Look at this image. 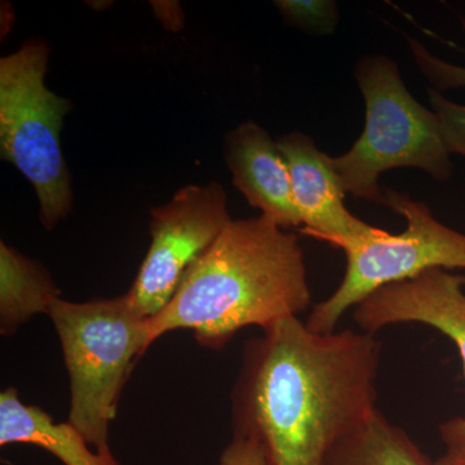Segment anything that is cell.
I'll return each instance as SVG.
<instances>
[{
    "label": "cell",
    "mask_w": 465,
    "mask_h": 465,
    "mask_svg": "<svg viewBox=\"0 0 465 465\" xmlns=\"http://www.w3.org/2000/svg\"><path fill=\"white\" fill-rule=\"evenodd\" d=\"M381 351L371 333H318L299 317L266 327L243 348L232 434L258 442L268 465H323L378 410Z\"/></svg>",
    "instance_id": "cell-1"
},
{
    "label": "cell",
    "mask_w": 465,
    "mask_h": 465,
    "mask_svg": "<svg viewBox=\"0 0 465 465\" xmlns=\"http://www.w3.org/2000/svg\"><path fill=\"white\" fill-rule=\"evenodd\" d=\"M312 304L299 237L264 215L232 220L189 269L173 298L146 322V348L189 330L208 349H223L241 330L299 317Z\"/></svg>",
    "instance_id": "cell-2"
},
{
    "label": "cell",
    "mask_w": 465,
    "mask_h": 465,
    "mask_svg": "<svg viewBox=\"0 0 465 465\" xmlns=\"http://www.w3.org/2000/svg\"><path fill=\"white\" fill-rule=\"evenodd\" d=\"M70 385L67 421L96 451H112L110 424L134 363L148 351L146 322L127 295L73 302L57 299L50 314Z\"/></svg>",
    "instance_id": "cell-3"
},
{
    "label": "cell",
    "mask_w": 465,
    "mask_h": 465,
    "mask_svg": "<svg viewBox=\"0 0 465 465\" xmlns=\"http://www.w3.org/2000/svg\"><path fill=\"white\" fill-rule=\"evenodd\" d=\"M366 105L363 133L351 150L332 158L345 193L385 204L379 177L394 168H419L439 180L454 166L439 116L414 99L390 57L361 58L354 69Z\"/></svg>",
    "instance_id": "cell-4"
},
{
    "label": "cell",
    "mask_w": 465,
    "mask_h": 465,
    "mask_svg": "<svg viewBox=\"0 0 465 465\" xmlns=\"http://www.w3.org/2000/svg\"><path fill=\"white\" fill-rule=\"evenodd\" d=\"M50 47L30 39L0 58V157L32 183L39 219L52 231L73 208L72 174L61 148L72 103L45 84Z\"/></svg>",
    "instance_id": "cell-5"
},
{
    "label": "cell",
    "mask_w": 465,
    "mask_h": 465,
    "mask_svg": "<svg viewBox=\"0 0 465 465\" xmlns=\"http://www.w3.org/2000/svg\"><path fill=\"white\" fill-rule=\"evenodd\" d=\"M384 206L405 217L406 229L375 240L348 242L347 269L341 286L329 299L312 309L307 326L312 331H336L349 309L357 307L375 291L412 280L430 269H465V234L434 219L430 208L409 195L384 189Z\"/></svg>",
    "instance_id": "cell-6"
},
{
    "label": "cell",
    "mask_w": 465,
    "mask_h": 465,
    "mask_svg": "<svg viewBox=\"0 0 465 465\" xmlns=\"http://www.w3.org/2000/svg\"><path fill=\"white\" fill-rule=\"evenodd\" d=\"M232 222L228 197L217 182L186 185L150 211V246L127 295L150 320L173 298L183 277Z\"/></svg>",
    "instance_id": "cell-7"
},
{
    "label": "cell",
    "mask_w": 465,
    "mask_h": 465,
    "mask_svg": "<svg viewBox=\"0 0 465 465\" xmlns=\"http://www.w3.org/2000/svg\"><path fill=\"white\" fill-rule=\"evenodd\" d=\"M465 277L436 268L375 291L353 308L354 322L375 335L397 323H423L457 345L465 374ZM446 451L465 452V418L440 425Z\"/></svg>",
    "instance_id": "cell-8"
},
{
    "label": "cell",
    "mask_w": 465,
    "mask_h": 465,
    "mask_svg": "<svg viewBox=\"0 0 465 465\" xmlns=\"http://www.w3.org/2000/svg\"><path fill=\"white\" fill-rule=\"evenodd\" d=\"M277 143L289 168L293 201L304 225L302 232L333 247L385 234L349 213L332 158L321 152L313 139L295 131L281 136Z\"/></svg>",
    "instance_id": "cell-9"
},
{
    "label": "cell",
    "mask_w": 465,
    "mask_h": 465,
    "mask_svg": "<svg viewBox=\"0 0 465 465\" xmlns=\"http://www.w3.org/2000/svg\"><path fill=\"white\" fill-rule=\"evenodd\" d=\"M224 154L232 185L252 207L282 229L302 225L293 201L289 168L277 140L253 122L225 136Z\"/></svg>",
    "instance_id": "cell-10"
},
{
    "label": "cell",
    "mask_w": 465,
    "mask_h": 465,
    "mask_svg": "<svg viewBox=\"0 0 465 465\" xmlns=\"http://www.w3.org/2000/svg\"><path fill=\"white\" fill-rule=\"evenodd\" d=\"M38 446L64 465H119L112 451H96L69 421L56 423L41 407L26 405L16 388L0 394V446Z\"/></svg>",
    "instance_id": "cell-11"
},
{
    "label": "cell",
    "mask_w": 465,
    "mask_h": 465,
    "mask_svg": "<svg viewBox=\"0 0 465 465\" xmlns=\"http://www.w3.org/2000/svg\"><path fill=\"white\" fill-rule=\"evenodd\" d=\"M61 291L41 262L0 243V333L14 336L36 314H50Z\"/></svg>",
    "instance_id": "cell-12"
},
{
    "label": "cell",
    "mask_w": 465,
    "mask_h": 465,
    "mask_svg": "<svg viewBox=\"0 0 465 465\" xmlns=\"http://www.w3.org/2000/svg\"><path fill=\"white\" fill-rule=\"evenodd\" d=\"M323 465H434V461L378 409L333 446Z\"/></svg>",
    "instance_id": "cell-13"
},
{
    "label": "cell",
    "mask_w": 465,
    "mask_h": 465,
    "mask_svg": "<svg viewBox=\"0 0 465 465\" xmlns=\"http://www.w3.org/2000/svg\"><path fill=\"white\" fill-rule=\"evenodd\" d=\"M274 5L290 25L314 35H330L341 18L332 0H277Z\"/></svg>",
    "instance_id": "cell-14"
},
{
    "label": "cell",
    "mask_w": 465,
    "mask_h": 465,
    "mask_svg": "<svg viewBox=\"0 0 465 465\" xmlns=\"http://www.w3.org/2000/svg\"><path fill=\"white\" fill-rule=\"evenodd\" d=\"M461 26L465 30V17H461ZM410 51L419 70L433 84L434 90L446 91L465 88V67L446 63L434 56L416 39L407 38Z\"/></svg>",
    "instance_id": "cell-15"
},
{
    "label": "cell",
    "mask_w": 465,
    "mask_h": 465,
    "mask_svg": "<svg viewBox=\"0 0 465 465\" xmlns=\"http://www.w3.org/2000/svg\"><path fill=\"white\" fill-rule=\"evenodd\" d=\"M427 94L433 112L439 116L450 154L465 157V105L452 103L434 88H428Z\"/></svg>",
    "instance_id": "cell-16"
},
{
    "label": "cell",
    "mask_w": 465,
    "mask_h": 465,
    "mask_svg": "<svg viewBox=\"0 0 465 465\" xmlns=\"http://www.w3.org/2000/svg\"><path fill=\"white\" fill-rule=\"evenodd\" d=\"M219 465H268V463L258 442L232 434L231 442L220 457Z\"/></svg>",
    "instance_id": "cell-17"
},
{
    "label": "cell",
    "mask_w": 465,
    "mask_h": 465,
    "mask_svg": "<svg viewBox=\"0 0 465 465\" xmlns=\"http://www.w3.org/2000/svg\"><path fill=\"white\" fill-rule=\"evenodd\" d=\"M153 9H154L155 16L159 18L162 24L167 29L176 30L183 29V16L182 7L176 2H153Z\"/></svg>",
    "instance_id": "cell-18"
},
{
    "label": "cell",
    "mask_w": 465,
    "mask_h": 465,
    "mask_svg": "<svg viewBox=\"0 0 465 465\" xmlns=\"http://www.w3.org/2000/svg\"><path fill=\"white\" fill-rule=\"evenodd\" d=\"M434 465H465V452L446 451Z\"/></svg>",
    "instance_id": "cell-19"
}]
</instances>
